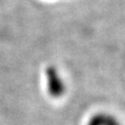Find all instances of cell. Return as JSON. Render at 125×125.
Returning <instances> with one entry per match:
<instances>
[{"instance_id": "obj_1", "label": "cell", "mask_w": 125, "mask_h": 125, "mask_svg": "<svg viewBox=\"0 0 125 125\" xmlns=\"http://www.w3.org/2000/svg\"><path fill=\"white\" fill-rule=\"evenodd\" d=\"M46 76L49 94L55 98L61 97L65 92V85L62 78L58 75L56 69L54 67H48L46 70Z\"/></svg>"}, {"instance_id": "obj_2", "label": "cell", "mask_w": 125, "mask_h": 125, "mask_svg": "<svg viewBox=\"0 0 125 125\" xmlns=\"http://www.w3.org/2000/svg\"><path fill=\"white\" fill-rule=\"evenodd\" d=\"M88 125H120V124L111 115L96 114L90 119Z\"/></svg>"}]
</instances>
